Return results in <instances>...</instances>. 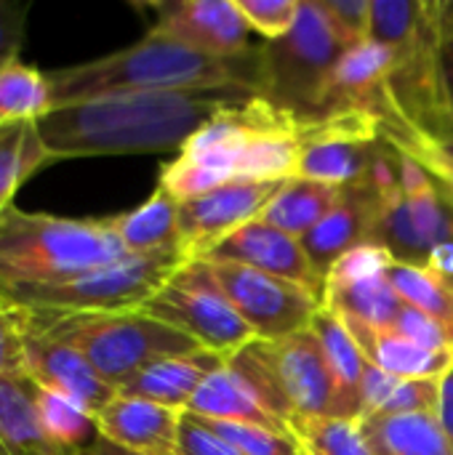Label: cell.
Instances as JSON below:
<instances>
[{"instance_id":"obj_1","label":"cell","mask_w":453,"mask_h":455,"mask_svg":"<svg viewBox=\"0 0 453 455\" xmlns=\"http://www.w3.org/2000/svg\"><path fill=\"white\" fill-rule=\"evenodd\" d=\"M259 96V88L243 83L117 93L56 107L37 128L53 160L168 152L182 149L219 112Z\"/></svg>"},{"instance_id":"obj_2","label":"cell","mask_w":453,"mask_h":455,"mask_svg":"<svg viewBox=\"0 0 453 455\" xmlns=\"http://www.w3.org/2000/svg\"><path fill=\"white\" fill-rule=\"evenodd\" d=\"M304 120L262 96L230 107L163 165L158 187L184 203L227 184L296 179Z\"/></svg>"},{"instance_id":"obj_3","label":"cell","mask_w":453,"mask_h":455,"mask_svg":"<svg viewBox=\"0 0 453 455\" xmlns=\"http://www.w3.org/2000/svg\"><path fill=\"white\" fill-rule=\"evenodd\" d=\"M48 80L56 107L117 93L179 91L227 83H243L262 91V45L243 56H208L147 32L139 43L109 56L51 69Z\"/></svg>"},{"instance_id":"obj_4","label":"cell","mask_w":453,"mask_h":455,"mask_svg":"<svg viewBox=\"0 0 453 455\" xmlns=\"http://www.w3.org/2000/svg\"><path fill=\"white\" fill-rule=\"evenodd\" d=\"M107 219H61L16 205L0 213V288L53 285L125 259Z\"/></svg>"},{"instance_id":"obj_5","label":"cell","mask_w":453,"mask_h":455,"mask_svg":"<svg viewBox=\"0 0 453 455\" xmlns=\"http://www.w3.org/2000/svg\"><path fill=\"white\" fill-rule=\"evenodd\" d=\"M24 315L43 333L75 347L117 392L150 365L203 349L182 331L144 315L142 309L80 315L24 309Z\"/></svg>"},{"instance_id":"obj_6","label":"cell","mask_w":453,"mask_h":455,"mask_svg":"<svg viewBox=\"0 0 453 455\" xmlns=\"http://www.w3.org/2000/svg\"><path fill=\"white\" fill-rule=\"evenodd\" d=\"M227 363L288 429L296 416L336 413V381L310 328L280 341L254 339Z\"/></svg>"},{"instance_id":"obj_7","label":"cell","mask_w":453,"mask_h":455,"mask_svg":"<svg viewBox=\"0 0 453 455\" xmlns=\"http://www.w3.org/2000/svg\"><path fill=\"white\" fill-rule=\"evenodd\" d=\"M187 261V253L176 245L155 253L125 256L67 283L0 288V293L13 307L40 312H136L158 296Z\"/></svg>"},{"instance_id":"obj_8","label":"cell","mask_w":453,"mask_h":455,"mask_svg":"<svg viewBox=\"0 0 453 455\" xmlns=\"http://www.w3.org/2000/svg\"><path fill=\"white\" fill-rule=\"evenodd\" d=\"M344 51L318 0H302L294 29L262 45V96L299 117H318L323 85Z\"/></svg>"},{"instance_id":"obj_9","label":"cell","mask_w":453,"mask_h":455,"mask_svg":"<svg viewBox=\"0 0 453 455\" xmlns=\"http://www.w3.org/2000/svg\"><path fill=\"white\" fill-rule=\"evenodd\" d=\"M395 152L400 179L392 187H379L382 200L371 243L387 248L400 264L427 267L433 248L453 240V203L411 155Z\"/></svg>"},{"instance_id":"obj_10","label":"cell","mask_w":453,"mask_h":455,"mask_svg":"<svg viewBox=\"0 0 453 455\" xmlns=\"http://www.w3.org/2000/svg\"><path fill=\"white\" fill-rule=\"evenodd\" d=\"M142 312L182 331L195 344L222 357H232L256 339L227 301L203 259L187 261L168 285L142 307Z\"/></svg>"},{"instance_id":"obj_11","label":"cell","mask_w":453,"mask_h":455,"mask_svg":"<svg viewBox=\"0 0 453 455\" xmlns=\"http://www.w3.org/2000/svg\"><path fill=\"white\" fill-rule=\"evenodd\" d=\"M203 261L208 264L227 301L262 341H280L307 331L323 307L312 291L283 277L232 261Z\"/></svg>"},{"instance_id":"obj_12","label":"cell","mask_w":453,"mask_h":455,"mask_svg":"<svg viewBox=\"0 0 453 455\" xmlns=\"http://www.w3.org/2000/svg\"><path fill=\"white\" fill-rule=\"evenodd\" d=\"M382 120L368 112H339L304 120L296 179L350 187L371 173Z\"/></svg>"},{"instance_id":"obj_13","label":"cell","mask_w":453,"mask_h":455,"mask_svg":"<svg viewBox=\"0 0 453 455\" xmlns=\"http://www.w3.org/2000/svg\"><path fill=\"white\" fill-rule=\"evenodd\" d=\"M286 181H240L184 200L179 208L182 251L187 259H206L227 235L262 216Z\"/></svg>"},{"instance_id":"obj_14","label":"cell","mask_w":453,"mask_h":455,"mask_svg":"<svg viewBox=\"0 0 453 455\" xmlns=\"http://www.w3.org/2000/svg\"><path fill=\"white\" fill-rule=\"evenodd\" d=\"M147 32L208 56H243L254 51L251 27L235 0H176L152 5Z\"/></svg>"},{"instance_id":"obj_15","label":"cell","mask_w":453,"mask_h":455,"mask_svg":"<svg viewBox=\"0 0 453 455\" xmlns=\"http://www.w3.org/2000/svg\"><path fill=\"white\" fill-rule=\"evenodd\" d=\"M24 373L40 389H51L75 400L93 419L117 397V389L109 387L75 347L43 333L27 320V315H24Z\"/></svg>"},{"instance_id":"obj_16","label":"cell","mask_w":453,"mask_h":455,"mask_svg":"<svg viewBox=\"0 0 453 455\" xmlns=\"http://www.w3.org/2000/svg\"><path fill=\"white\" fill-rule=\"evenodd\" d=\"M395 53L374 40L347 48L334 64L318 104V117L339 112H368L379 120L390 115V77Z\"/></svg>"},{"instance_id":"obj_17","label":"cell","mask_w":453,"mask_h":455,"mask_svg":"<svg viewBox=\"0 0 453 455\" xmlns=\"http://www.w3.org/2000/svg\"><path fill=\"white\" fill-rule=\"evenodd\" d=\"M206 259L211 261H232L243 264L275 277H283L288 283H296L307 291H312L323 301V280L318 277L304 245L299 237L254 219L227 235Z\"/></svg>"},{"instance_id":"obj_18","label":"cell","mask_w":453,"mask_h":455,"mask_svg":"<svg viewBox=\"0 0 453 455\" xmlns=\"http://www.w3.org/2000/svg\"><path fill=\"white\" fill-rule=\"evenodd\" d=\"M379 200H382L379 187L371 181V176H366L363 181L344 187L331 213L310 235L302 237V245L323 283L331 267L344 253H350L358 245L371 243L376 213H379Z\"/></svg>"},{"instance_id":"obj_19","label":"cell","mask_w":453,"mask_h":455,"mask_svg":"<svg viewBox=\"0 0 453 455\" xmlns=\"http://www.w3.org/2000/svg\"><path fill=\"white\" fill-rule=\"evenodd\" d=\"M182 413L150 400L117 395L96 416V435L136 455H179Z\"/></svg>"},{"instance_id":"obj_20","label":"cell","mask_w":453,"mask_h":455,"mask_svg":"<svg viewBox=\"0 0 453 455\" xmlns=\"http://www.w3.org/2000/svg\"><path fill=\"white\" fill-rule=\"evenodd\" d=\"M339 320L352 333V339L363 349L366 360L390 376H398V379H441L451 368L453 352L425 349L390 325L379 328V325H368V323L352 320V317H339Z\"/></svg>"},{"instance_id":"obj_21","label":"cell","mask_w":453,"mask_h":455,"mask_svg":"<svg viewBox=\"0 0 453 455\" xmlns=\"http://www.w3.org/2000/svg\"><path fill=\"white\" fill-rule=\"evenodd\" d=\"M224 363H227V357L208 352V349L182 355V357H168V360L150 365L139 376H133L125 387H120L117 395L150 400V403H158V405H166L174 411H187V405L195 397V392L200 389V384L211 373H216Z\"/></svg>"},{"instance_id":"obj_22","label":"cell","mask_w":453,"mask_h":455,"mask_svg":"<svg viewBox=\"0 0 453 455\" xmlns=\"http://www.w3.org/2000/svg\"><path fill=\"white\" fill-rule=\"evenodd\" d=\"M37 389L27 373L0 376V455H72L43 429Z\"/></svg>"},{"instance_id":"obj_23","label":"cell","mask_w":453,"mask_h":455,"mask_svg":"<svg viewBox=\"0 0 453 455\" xmlns=\"http://www.w3.org/2000/svg\"><path fill=\"white\" fill-rule=\"evenodd\" d=\"M310 331L318 336L328 368L336 381V413L334 419H352L360 421L363 416V376H366V355L344 328V323L326 307L315 315Z\"/></svg>"},{"instance_id":"obj_24","label":"cell","mask_w":453,"mask_h":455,"mask_svg":"<svg viewBox=\"0 0 453 455\" xmlns=\"http://www.w3.org/2000/svg\"><path fill=\"white\" fill-rule=\"evenodd\" d=\"M187 413H195L208 421H238V424H259L270 429L291 432L283 421H278L262 400L254 395V389L224 363L216 373H211L195 397L187 405Z\"/></svg>"},{"instance_id":"obj_25","label":"cell","mask_w":453,"mask_h":455,"mask_svg":"<svg viewBox=\"0 0 453 455\" xmlns=\"http://www.w3.org/2000/svg\"><path fill=\"white\" fill-rule=\"evenodd\" d=\"M360 429L374 455H453V443L435 413L368 416Z\"/></svg>"},{"instance_id":"obj_26","label":"cell","mask_w":453,"mask_h":455,"mask_svg":"<svg viewBox=\"0 0 453 455\" xmlns=\"http://www.w3.org/2000/svg\"><path fill=\"white\" fill-rule=\"evenodd\" d=\"M179 208L182 203L171 197L163 187H158L139 208L109 216V221L125 253L142 256L182 245Z\"/></svg>"},{"instance_id":"obj_27","label":"cell","mask_w":453,"mask_h":455,"mask_svg":"<svg viewBox=\"0 0 453 455\" xmlns=\"http://www.w3.org/2000/svg\"><path fill=\"white\" fill-rule=\"evenodd\" d=\"M342 192L344 187L320 184L310 179H288L280 192L267 203L259 219L302 240L331 213Z\"/></svg>"},{"instance_id":"obj_28","label":"cell","mask_w":453,"mask_h":455,"mask_svg":"<svg viewBox=\"0 0 453 455\" xmlns=\"http://www.w3.org/2000/svg\"><path fill=\"white\" fill-rule=\"evenodd\" d=\"M441 379H398L376 365H366L363 376V419L398 413H438Z\"/></svg>"},{"instance_id":"obj_29","label":"cell","mask_w":453,"mask_h":455,"mask_svg":"<svg viewBox=\"0 0 453 455\" xmlns=\"http://www.w3.org/2000/svg\"><path fill=\"white\" fill-rule=\"evenodd\" d=\"M56 163L45 149L37 123H0V213L13 205L21 184Z\"/></svg>"},{"instance_id":"obj_30","label":"cell","mask_w":453,"mask_h":455,"mask_svg":"<svg viewBox=\"0 0 453 455\" xmlns=\"http://www.w3.org/2000/svg\"><path fill=\"white\" fill-rule=\"evenodd\" d=\"M323 307L331 309L336 317H352L368 325L387 328L392 325L403 301L392 291L387 275H379L350 283H323Z\"/></svg>"},{"instance_id":"obj_31","label":"cell","mask_w":453,"mask_h":455,"mask_svg":"<svg viewBox=\"0 0 453 455\" xmlns=\"http://www.w3.org/2000/svg\"><path fill=\"white\" fill-rule=\"evenodd\" d=\"M53 109L48 72L24 64L21 59H11L0 67V123H40Z\"/></svg>"},{"instance_id":"obj_32","label":"cell","mask_w":453,"mask_h":455,"mask_svg":"<svg viewBox=\"0 0 453 455\" xmlns=\"http://www.w3.org/2000/svg\"><path fill=\"white\" fill-rule=\"evenodd\" d=\"M446 3H400L371 0L368 40L387 45L395 56L409 51L443 13Z\"/></svg>"},{"instance_id":"obj_33","label":"cell","mask_w":453,"mask_h":455,"mask_svg":"<svg viewBox=\"0 0 453 455\" xmlns=\"http://www.w3.org/2000/svg\"><path fill=\"white\" fill-rule=\"evenodd\" d=\"M387 280L400 301L417 307L419 312L438 320L453 339V285L427 267L392 261L387 269Z\"/></svg>"},{"instance_id":"obj_34","label":"cell","mask_w":453,"mask_h":455,"mask_svg":"<svg viewBox=\"0 0 453 455\" xmlns=\"http://www.w3.org/2000/svg\"><path fill=\"white\" fill-rule=\"evenodd\" d=\"M291 432L302 455H374L360 421L334 416H296Z\"/></svg>"},{"instance_id":"obj_35","label":"cell","mask_w":453,"mask_h":455,"mask_svg":"<svg viewBox=\"0 0 453 455\" xmlns=\"http://www.w3.org/2000/svg\"><path fill=\"white\" fill-rule=\"evenodd\" d=\"M37 416L48 437L67 453L77 455L96 440V419L59 392L37 389Z\"/></svg>"},{"instance_id":"obj_36","label":"cell","mask_w":453,"mask_h":455,"mask_svg":"<svg viewBox=\"0 0 453 455\" xmlns=\"http://www.w3.org/2000/svg\"><path fill=\"white\" fill-rule=\"evenodd\" d=\"M208 424L243 455H302L294 432L270 429L259 424H238V421H208Z\"/></svg>"},{"instance_id":"obj_37","label":"cell","mask_w":453,"mask_h":455,"mask_svg":"<svg viewBox=\"0 0 453 455\" xmlns=\"http://www.w3.org/2000/svg\"><path fill=\"white\" fill-rule=\"evenodd\" d=\"M235 5L254 32L272 43L294 29L302 0H235Z\"/></svg>"},{"instance_id":"obj_38","label":"cell","mask_w":453,"mask_h":455,"mask_svg":"<svg viewBox=\"0 0 453 455\" xmlns=\"http://www.w3.org/2000/svg\"><path fill=\"white\" fill-rule=\"evenodd\" d=\"M318 5L326 13L336 40L344 48H352L368 40L371 0H318Z\"/></svg>"},{"instance_id":"obj_39","label":"cell","mask_w":453,"mask_h":455,"mask_svg":"<svg viewBox=\"0 0 453 455\" xmlns=\"http://www.w3.org/2000/svg\"><path fill=\"white\" fill-rule=\"evenodd\" d=\"M392 261L395 259L387 248H382L376 243H366V245H358L350 253H344L326 275V283H350V280L379 277V275H387Z\"/></svg>"},{"instance_id":"obj_40","label":"cell","mask_w":453,"mask_h":455,"mask_svg":"<svg viewBox=\"0 0 453 455\" xmlns=\"http://www.w3.org/2000/svg\"><path fill=\"white\" fill-rule=\"evenodd\" d=\"M390 328H395L398 333H403L406 339H411L414 344H419L425 349H433V352H453L451 333L438 320H433L430 315L419 312L417 307H411L406 301L398 309V315H395V320H392Z\"/></svg>"},{"instance_id":"obj_41","label":"cell","mask_w":453,"mask_h":455,"mask_svg":"<svg viewBox=\"0 0 453 455\" xmlns=\"http://www.w3.org/2000/svg\"><path fill=\"white\" fill-rule=\"evenodd\" d=\"M179 455H243L227 443L206 419L195 413H182L179 421Z\"/></svg>"},{"instance_id":"obj_42","label":"cell","mask_w":453,"mask_h":455,"mask_svg":"<svg viewBox=\"0 0 453 455\" xmlns=\"http://www.w3.org/2000/svg\"><path fill=\"white\" fill-rule=\"evenodd\" d=\"M24 373V315L0 293V376Z\"/></svg>"},{"instance_id":"obj_43","label":"cell","mask_w":453,"mask_h":455,"mask_svg":"<svg viewBox=\"0 0 453 455\" xmlns=\"http://www.w3.org/2000/svg\"><path fill=\"white\" fill-rule=\"evenodd\" d=\"M29 8L32 3L27 0H0V67L11 59H19Z\"/></svg>"},{"instance_id":"obj_44","label":"cell","mask_w":453,"mask_h":455,"mask_svg":"<svg viewBox=\"0 0 453 455\" xmlns=\"http://www.w3.org/2000/svg\"><path fill=\"white\" fill-rule=\"evenodd\" d=\"M438 421L443 427V432L449 435L453 443V363L451 368L441 376V400H438Z\"/></svg>"},{"instance_id":"obj_45","label":"cell","mask_w":453,"mask_h":455,"mask_svg":"<svg viewBox=\"0 0 453 455\" xmlns=\"http://www.w3.org/2000/svg\"><path fill=\"white\" fill-rule=\"evenodd\" d=\"M427 269H433L435 275H441L449 285H453V240L441 243L438 248H433Z\"/></svg>"},{"instance_id":"obj_46","label":"cell","mask_w":453,"mask_h":455,"mask_svg":"<svg viewBox=\"0 0 453 455\" xmlns=\"http://www.w3.org/2000/svg\"><path fill=\"white\" fill-rule=\"evenodd\" d=\"M443 75L446 85L453 91V5L446 3V16H443Z\"/></svg>"},{"instance_id":"obj_47","label":"cell","mask_w":453,"mask_h":455,"mask_svg":"<svg viewBox=\"0 0 453 455\" xmlns=\"http://www.w3.org/2000/svg\"><path fill=\"white\" fill-rule=\"evenodd\" d=\"M77 455H136V453H131V451H125V448H120V445H115V443H109V440H104V437H99V435H96V440H93L88 448H83Z\"/></svg>"},{"instance_id":"obj_48","label":"cell","mask_w":453,"mask_h":455,"mask_svg":"<svg viewBox=\"0 0 453 455\" xmlns=\"http://www.w3.org/2000/svg\"><path fill=\"white\" fill-rule=\"evenodd\" d=\"M453 136V91H449V107H446V125H443V136L441 139H451Z\"/></svg>"},{"instance_id":"obj_49","label":"cell","mask_w":453,"mask_h":455,"mask_svg":"<svg viewBox=\"0 0 453 455\" xmlns=\"http://www.w3.org/2000/svg\"><path fill=\"white\" fill-rule=\"evenodd\" d=\"M433 141H435V147L453 163V136L451 139H433Z\"/></svg>"}]
</instances>
